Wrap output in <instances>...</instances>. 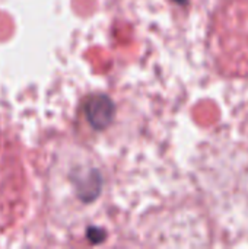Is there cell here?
Segmentation results:
<instances>
[{
    "label": "cell",
    "mask_w": 248,
    "mask_h": 249,
    "mask_svg": "<svg viewBox=\"0 0 248 249\" xmlns=\"http://www.w3.org/2000/svg\"><path fill=\"white\" fill-rule=\"evenodd\" d=\"M107 171L88 147L63 144L54 155L48 174V193L56 219L77 225L91 219L107 197Z\"/></svg>",
    "instance_id": "1"
},
{
    "label": "cell",
    "mask_w": 248,
    "mask_h": 249,
    "mask_svg": "<svg viewBox=\"0 0 248 249\" xmlns=\"http://www.w3.org/2000/svg\"><path fill=\"white\" fill-rule=\"evenodd\" d=\"M216 73L248 80V0H221L210 16L206 38Z\"/></svg>",
    "instance_id": "2"
},
{
    "label": "cell",
    "mask_w": 248,
    "mask_h": 249,
    "mask_svg": "<svg viewBox=\"0 0 248 249\" xmlns=\"http://www.w3.org/2000/svg\"><path fill=\"white\" fill-rule=\"evenodd\" d=\"M77 115L86 133L104 134L117 120V105L107 93H91L80 102Z\"/></svg>",
    "instance_id": "3"
},
{
    "label": "cell",
    "mask_w": 248,
    "mask_h": 249,
    "mask_svg": "<svg viewBox=\"0 0 248 249\" xmlns=\"http://www.w3.org/2000/svg\"><path fill=\"white\" fill-rule=\"evenodd\" d=\"M174 1H175V3H178V4H186L189 0H174Z\"/></svg>",
    "instance_id": "4"
}]
</instances>
